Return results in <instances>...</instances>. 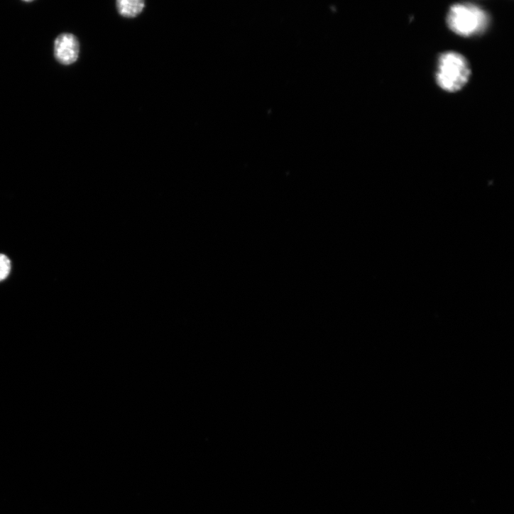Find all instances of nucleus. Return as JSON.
I'll use <instances>...</instances> for the list:
<instances>
[{
	"label": "nucleus",
	"instance_id": "f257e3e1",
	"mask_svg": "<svg viewBox=\"0 0 514 514\" xmlns=\"http://www.w3.org/2000/svg\"><path fill=\"white\" fill-rule=\"evenodd\" d=\"M447 22L453 32L464 37H469L485 31L488 24V17L476 6L457 4L451 8Z\"/></svg>",
	"mask_w": 514,
	"mask_h": 514
},
{
	"label": "nucleus",
	"instance_id": "7ed1b4c3",
	"mask_svg": "<svg viewBox=\"0 0 514 514\" xmlns=\"http://www.w3.org/2000/svg\"><path fill=\"white\" fill-rule=\"evenodd\" d=\"M80 43L72 34H62L55 42V56L62 65H69L75 63L79 57Z\"/></svg>",
	"mask_w": 514,
	"mask_h": 514
},
{
	"label": "nucleus",
	"instance_id": "f03ea898",
	"mask_svg": "<svg viewBox=\"0 0 514 514\" xmlns=\"http://www.w3.org/2000/svg\"><path fill=\"white\" fill-rule=\"evenodd\" d=\"M471 72L467 60L461 55L449 52L439 58L437 81L447 92H456L468 82Z\"/></svg>",
	"mask_w": 514,
	"mask_h": 514
},
{
	"label": "nucleus",
	"instance_id": "39448f33",
	"mask_svg": "<svg viewBox=\"0 0 514 514\" xmlns=\"http://www.w3.org/2000/svg\"><path fill=\"white\" fill-rule=\"evenodd\" d=\"M11 263L9 257L0 254V282L6 280L11 273Z\"/></svg>",
	"mask_w": 514,
	"mask_h": 514
},
{
	"label": "nucleus",
	"instance_id": "20e7f679",
	"mask_svg": "<svg viewBox=\"0 0 514 514\" xmlns=\"http://www.w3.org/2000/svg\"><path fill=\"white\" fill-rule=\"evenodd\" d=\"M116 8L121 16L136 18L143 12L145 2L142 0H119Z\"/></svg>",
	"mask_w": 514,
	"mask_h": 514
}]
</instances>
